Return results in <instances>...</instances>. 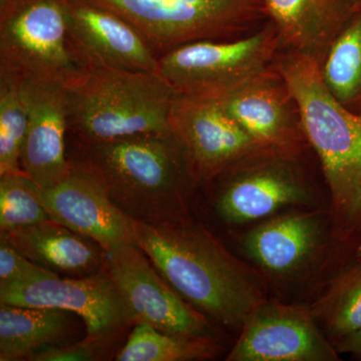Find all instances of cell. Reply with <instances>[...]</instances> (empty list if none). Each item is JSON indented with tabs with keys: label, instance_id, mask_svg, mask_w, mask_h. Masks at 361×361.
Returning a JSON list of instances; mask_svg holds the SVG:
<instances>
[{
	"label": "cell",
	"instance_id": "cell-14",
	"mask_svg": "<svg viewBox=\"0 0 361 361\" xmlns=\"http://www.w3.org/2000/svg\"><path fill=\"white\" fill-rule=\"evenodd\" d=\"M221 103L261 148L291 156L310 148L298 102L275 63Z\"/></svg>",
	"mask_w": 361,
	"mask_h": 361
},
{
	"label": "cell",
	"instance_id": "cell-7",
	"mask_svg": "<svg viewBox=\"0 0 361 361\" xmlns=\"http://www.w3.org/2000/svg\"><path fill=\"white\" fill-rule=\"evenodd\" d=\"M301 157L261 149L216 178L214 210L230 227L257 224L292 208H324ZM213 180V182H214Z\"/></svg>",
	"mask_w": 361,
	"mask_h": 361
},
{
	"label": "cell",
	"instance_id": "cell-11",
	"mask_svg": "<svg viewBox=\"0 0 361 361\" xmlns=\"http://www.w3.org/2000/svg\"><path fill=\"white\" fill-rule=\"evenodd\" d=\"M0 303L68 311L82 318L87 337L108 341L132 317L106 268L84 277L63 278L56 273L0 286Z\"/></svg>",
	"mask_w": 361,
	"mask_h": 361
},
{
	"label": "cell",
	"instance_id": "cell-6",
	"mask_svg": "<svg viewBox=\"0 0 361 361\" xmlns=\"http://www.w3.org/2000/svg\"><path fill=\"white\" fill-rule=\"evenodd\" d=\"M270 20L235 39L180 45L159 56V75L176 94L222 102L274 65L281 51Z\"/></svg>",
	"mask_w": 361,
	"mask_h": 361
},
{
	"label": "cell",
	"instance_id": "cell-21",
	"mask_svg": "<svg viewBox=\"0 0 361 361\" xmlns=\"http://www.w3.org/2000/svg\"><path fill=\"white\" fill-rule=\"evenodd\" d=\"M310 310L334 345L361 329V259L355 255L342 264Z\"/></svg>",
	"mask_w": 361,
	"mask_h": 361
},
{
	"label": "cell",
	"instance_id": "cell-13",
	"mask_svg": "<svg viewBox=\"0 0 361 361\" xmlns=\"http://www.w3.org/2000/svg\"><path fill=\"white\" fill-rule=\"evenodd\" d=\"M227 361H339L310 307L266 299L247 316Z\"/></svg>",
	"mask_w": 361,
	"mask_h": 361
},
{
	"label": "cell",
	"instance_id": "cell-18",
	"mask_svg": "<svg viewBox=\"0 0 361 361\" xmlns=\"http://www.w3.org/2000/svg\"><path fill=\"white\" fill-rule=\"evenodd\" d=\"M265 13L277 30L282 49L322 63L345 25L349 11L344 0H263Z\"/></svg>",
	"mask_w": 361,
	"mask_h": 361
},
{
	"label": "cell",
	"instance_id": "cell-23",
	"mask_svg": "<svg viewBox=\"0 0 361 361\" xmlns=\"http://www.w3.org/2000/svg\"><path fill=\"white\" fill-rule=\"evenodd\" d=\"M222 346L216 337L161 331L137 323L127 343L116 355L118 361H199L213 360Z\"/></svg>",
	"mask_w": 361,
	"mask_h": 361
},
{
	"label": "cell",
	"instance_id": "cell-4",
	"mask_svg": "<svg viewBox=\"0 0 361 361\" xmlns=\"http://www.w3.org/2000/svg\"><path fill=\"white\" fill-rule=\"evenodd\" d=\"M71 141L170 130L174 90L158 73L82 66L65 85Z\"/></svg>",
	"mask_w": 361,
	"mask_h": 361
},
{
	"label": "cell",
	"instance_id": "cell-8",
	"mask_svg": "<svg viewBox=\"0 0 361 361\" xmlns=\"http://www.w3.org/2000/svg\"><path fill=\"white\" fill-rule=\"evenodd\" d=\"M0 68L63 85L77 73L65 0H0Z\"/></svg>",
	"mask_w": 361,
	"mask_h": 361
},
{
	"label": "cell",
	"instance_id": "cell-25",
	"mask_svg": "<svg viewBox=\"0 0 361 361\" xmlns=\"http://www.w3.org/2000/svg\"><path fill=\"white\" fill-rule=\"evenodd\" d=\"M40 188L23 172L0 176V232L51 219Z\"/></svg>",
	"mask_w": 361,
	"mask_h": 361
},
{
	"label": "cell",
	"instance_id": "cell-22",
	"mask_svg": "<svg viewBox=\"0 0 361 361\" xmlns=\"http://www.w3.org/2000/svg\"><path fill=\"white\" fill-rule=\"evenodd\" d=\"M319 71L334 99L346 110L361 116V11L349 16Z\"/></svg>",
	"mask_w": 361,
	"mask_h": 361
},
{
	"label": "cell",
	"instance_id": "cell-15",
	"mask_svg": "<svg viewBox=\"0 0 361 361\" xmlns=\"http://www.w3.org/2000/svg\"><path fill=\"white\" fill-rule=\"evenodd\" d=\"M65 2L71 49L80 68L103 66L158 73L159 56L130 23L85 2Z\"/></svg>",
	"mask_w": 361,
	"mask_h": 361
},
{
	"label": "cell",
	"instance_id": "cell-10",
	"mask_svg": "<svg viewBox=\"0 0 361 361\" xmlns=\"http://www.w3.org/2000/svg\"><path fill=\"white\" fill-rule=\"evenodd\" d=\"M104 268L129 310L133 325L146 323L170 334L216 337L210 318L188 303L135 244L104 253Z\"/></svg>",
	"mask_w": 361,
	"mask_h": 361
},
{
	"label": "cell",
	"instance_id": "cell-12",
	"mask_svg": "<svg viewBox=\"0 0 361 361\" xmlns=\"http://www.w3.org/2000/svg\"><path fill=\"white\" fill-rule=\"evenodd\" d=\"M169 125L199 186L212 183L233 164L263 149L221 102L176 94Z\"/></svg>",
	"mask_w": 361,
	"mask_h": 361
},
{
	"label": "cell",
	"instance_id": "cell-20",
	"mask_svg": "<svg viewBox=\"0 0 361 361\" xmlns=\"http://www.w3.org/2000/svg\"><path fill=\"white\" fill-rule=\"evenodd\" d=\"M73 313L54 308L0 303V361L28 360L49 345H59Z\"/></svg>",
	"mask_w": 361,
	"mask_h": 361
},
{
	"label": "cell",
	"instance_id": "cell-19",
	"mask_svg": "<svg viewBox=\"0 0 361 361\" xmlns=\"http://www.w3.org/2000/svg\"><path fill=\"white\" fill-rule=\"evenodd\" d=\"M1 237L28 260L56 274L84 277L104 268L101 247L54 220L16 228Z\"/></svg>",
	"mask_w": 361,
	"mask_h": 361
},
{
	"label": "cell",
	"instance_id": "cell-17",
	"mask_svg": "<svg viewBox=\"0 0 361 361\" xmlns=\"http://www.w3.org/2000/svg\"><path fill=\"white\" fill-rule=\"evenodd\" d=\"M30 120L21 153V171L42 189L71 174L66 153L68 110L65 85L26 82Z\"/></svg>",
	"mask_w": 361,
	"mask_h": 361
},
{
	"label": "cell",
	"instance_id": "cell-16",
	"mask_svg": "<svg viewBox=\"0 0 361 361\" xmlns=\"http://www.w3.org/2000/svg\"><path fill=\"white\" fill-rule=\"evenodd\" d=\"M40 200L51 220L92 240L104 253L135 244L134 220L77 168L71 167V174L56 186L40 189Z\"/></svg>",
	"mask_w": 361,
	"mask_h": 361
},
{
	"label": "cell",
	"instance_id": "cell-26",
	"mask_svg": "<svg viewBox=\"0 0 361 361\" xmlns=\"http://www.w3.org/2000/svg\"><path fill=\"white\" fill-rule=\"evenodd\" d=\"M51 273L54 272L28 260L4 237H0V286L30 281Z\"/></svg>",
	"mask_w": 361,
	"mask_h": 361
},
{
	"label": "cell",
	"instance_id": "cell-3",
	"mask_svg": "<svg viewBox=\"0 0 361 361\" xmlns=\"http://www.w3.org/2000/svg\"><path fill=\"white\" fill-rule=\"evenodd\" d=\"M275 66L298 102L308 144L319 159L334 238L356 250L361 240V116L330 94L314 59L281 49Z\"/></svg>",
	"mask_w": 361,
	"mask_h": 361
},
{
	"label": "cell",
	"instance_id": "cell-2",
	"mask_svg": "<svg viewBox=\"0 0 361 361\" xmlns=\"http://www.w3.org/2000/svg\"><path fill=\"white\" fill-rule=\"evenodd\" d=\"M71 167L96 180L134 221L174 222L190 214L199 186L170 130L104 142L73 141Z\"/></svg>",
	"mask_w": 361,
	"mask_h": 361
},
{
	"label": "cell",
	"instance_id": "cell-29",
	"mask_svg": "<svg viewBox=\"0 0 361 361\" xmlns=\"http://www.w3.org/2000/svg\"><path fill=\"white\" fill-rule=\"evenodd\" d=\"M351 13L361 11V0H344Z\"/></svg>",
	"mask_w": 361,
	"mask_h": 361
},
{
	"label": "cell",
	"instance_id": "cell-5",
	"mask_svg": "<svg viewBox=\"0 0 361 361\" xmlns=\"http://www.w3.org/2000/svg\"><path fill=\"white\" fill-rule=\"evenodd\" d=\"M130 23L160 56L180 45L235 39L268 20L263 0H78Z\"/></svg>",
	"mask_w": 361,
	"mask_h": 361
},
{
	"label": "cell",
	"instance_id": "cell-9",
	"mask_svg": "<svg viewBox=\"0 0 361 361\" xmlns=\"http://www.w3.org/2000/svg\"><path fill=\"white\" fill-rule=\"evenodd\" d=\"M239 244L265 281L283 282L302 279L331 247L341 245L332 232L329 207L282 211L252 225Z\"/></svg>",
	"mask_w": 361,
	"mask_h": 361
},
{
	"label": "cell",
	"instance_id": "cell-1",
	"mask_svg": "<svg viewBox=\"0 0 361 361\" xmlns=\"http://www.w3.org/2000/svg\"><path fill=\"white\" fill-rule=\"evenodd\" d=\"M134 242L188 303L226 327L240 331L268 298L262 275L191 215L174 222L134 221Z\"/></svg>",
	"mask_w": 361,
	"mask_h": 361
},
{
	"label": "cell",
	"instance_id": "cell-24",
	"mask_svg": "<svg viewBox=\"0 0 361 361\" xmlns=\"http://www.w3.org/2000/svg\"><path fill=\"white\" fill-rule=\"evenodd\" d=\"M28 120L25 80L0 68V176L23 172L20 159Z\"/></svg>",
	"mask_w": 361,
	"mask_h": 361
},
{
	"label": "cell",
	"instance_id": "cell-30",
	"mask_svg": "<svg viewBox=\"0 0 361 361\" xmlns=\"http://www.w3.org/2000/svg\"><path fill=\"white\" fill-rule=\"evenodd\" d=\"M355 257L357 259H361V240L360 244H358L357 248H356Z\"/></svg>",
	"mask_w": 361,
	"mask_h": 361
},
{
	"label": "cell",
	"instance_id": "cell-28",
	"mask_svg": "<svg viewBox=\"0 0 361 361\" xmlns=\"http://www.w3.org/2000/svg\"><path fill=\"white\" fill-rule=\"evenodd\" d=\"M334 348L339 355H350L361 360V329L339 339L334 343Z\"/></svg>",
	"mask_w": 361,
	"mask_h": 361
},
{
	"label": "cell",
	"instance_id": "cell-27",
	"mask_svg": "<svg viewBox=\"0 0 361 361\" xmlns=\"http://www.w3.org/2000/svg\"><path fill=\"white\" fill-rule=\"evenodd\" d=\"M103 342L85 337L77 343L49 345L39 349L28 358L30 361H90L97 360Z\"/></svg>",
	"mask_w": 361,
	"mask_h": 361
}]
</instances>
